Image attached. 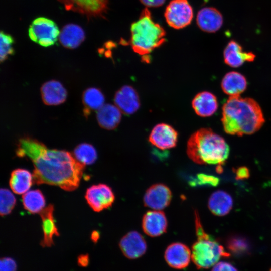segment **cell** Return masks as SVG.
Returning <instances> with one entry per match:
<instances>
[{"label": "cell", "mask_w": 271, "mask_h": 271, "mask_svg": "<svg viewBox=\"0 0 271 271\" xmlns=\"http://www.w3.org/2000/svg\"><path fill=\"white\" fill-rule=\"evenodd\" d=\"M16 155L27 157L33 162L35 184L57 186L67 191L78 187L85 165L70 152L49 149L37 140L24 137L19 140Z\"/></svg>", "instance_id": "cell-1"}, {"label": "cell", "mask_w": 271, "mask_h": 271, "mask_svg": "<svg viewBox=\"0 0 271 271\" xmlns=\"http://www.w3.org/2000/svg\"><path fill=\"white\" fill-rule=\"evenodd\" d=\"M221 122L230 135L253 134L263 125L265 119L259 104L253 99L240 96L229 97L222 107Z\"/></svg>", "instance_id": "cell-2"}, {"label": "cell", "mask_w": 271, "mask_h": 271, "mask_svg": "<svg viewBox=\"0 0 271 271\" xmlns=\"http://www.w3.org/2000/svg\"><path fill=\"white\" fill-rule=\"evenodd\" d=\"M189 158L198 164L221 166L229 154L225 140L209 128H202L193 133L187 145Z\"/></svg>", "instance_id": "cell-3"}, {"label": "cell", "mask_w": 271, "mask_h": 271, "mask_svg": "<svg viewBox=\"0 0 271 271\" xmlns=\"http://www.w3.org/2000/svg\"><path fill=\"white\" fill-rule=\"evenodd\" d=\"M130 45L140 55L147 56L165 41L166 32L152 18L147 8L141 12L139 19L131 24Z\"/></svg>", "instance_id": "cell-4"}, {"label": "cell", "mask_w": 271, "mask_h": 271, "mask_svg": "<svg viewBox=\"0 0 271 271\" xmlns=\"http://www.w3.org/2000/svg\"><path fill=\"white\" fill-rule=\"evenodd\" d=\"M195 218L197 240L192 246L191 259L198 269H207L214 266L221 257H228L230 254L204 231L196 211Z\"/></svg>", "instance_id": "cell-5"}, {"label": "cell", "mask_w": 271, "mask_h": 271, "mask_svg": "<svg viewBox=\"0 0 271 271\" xmlns=\"http://www.w3.org/2000/svg\"><path fill=\"white\" fill-rule=\"evenodd\" d=\"M60 33L53 20L42 17L34 20L28 30L30 39L43 47L54 45L59 39Z\"/></svg>", "instance_id": "cell-6"}, {"label": "cell", "mask_w": 271, "mask_h": 271, "mask_svg": "<svg viewBox=\"0 0 271 271\" xmlns=\"http://www.w3.org/2000/svg\"><path fill=\"white\" fill-rule=\"evenodd\" d=\"M164 15L170 27L179 29L191 23L193 12L187 0H172L167 6Z\"/></svg>", "instance_id": "cell-7"}, {"label": "cell", "mask_w": 271, "mask_h": 271, "mask_svg": "<svg viewBox=\"0 0 271 271\" xmlns=\"http://www.w3.org/2000/svg\"><path fill=\"white\" fill-rule=\"evenodd\" d=\"M67 11L85 15L87 18L104 17L108 0H58Z\"/></svg>", "instance_id": "cell-8"}, {"label": "cell", "mask_w": 271, "mask_h": 271, "mask_svg": "<svg viewBox=\"0 0 271 271\" xmlns=\"http://www.w3.org/2000/svg\"><path fill=\"white\" fill-rule=\"evenodd\" d=\"M85 198L90 207L97 212L110 207L115 200L111 188L104 184L93 185L89 187Z\"/></svg>", "instance_id": "cell-9"}, {"label": "cell", "mask_w": 271, "mask_h": 271, "mask_svg": "<svg viewBox=\"0 0 271 271\" xmlns=\"http://www.w3.org/2000/svg\"><path fill=\"white\" fill-rule=\"evenodd\" d=\"M172 199V193L165 185L158 183L150 186L144 197L145 206L155 210H161L166 208Z\"/></svg>", "instance_id": "cell-10"}, {"label": "cell", "mask_w": 271, "mask_h": 271, "mask_svg": "<svg viewBox=\"0 0 271 271\" xmlns=\"http://www.w3.org/2000/svg\"><path fill=\"white\" fill-rule=\"evenodd\" d=\"M178 137V132L172 126L161 123L154 127L150 134L149 141L158 149L166 150L176 146Z\"/></svg>", "instance_id": "cell-11"}, {"label": "cell", "mask_w": 271, "mask_h": 271, "mask_svg": "<svg viewBox=\"0 0 271 271\" xmlns=\"http://www.w3.org/2000/svg\"><path fill=\"white\" fill-rule=\"evenodd\" d=\"M119 245L123 254L129 259H136L142 256L147 248L144 238L136 231L126 234L121 239Z\"/></svg>", "instance_id": "cell-12"}, {"label": "cell", "mask_w": 271, "mask_h": 271, "mask_svg": "<svg viewBox=\"0 0 271 271\" xmlns=\"http://www.w3.org/2000/svg\"><path fill=\"white\" fill-rule=\"evenodd\" d=\"M164 257L166 262L171 267L183 269L186 268L190 262L191 252L185 244L175 242L167 247Z\"/></svg>", "instance_id": "cell-13"}, {"label": "cell", "mask_w": 271, "mask_h": 271, "mask_svg": "<svg viewBox=\"0 0 271 271\" xmlns=\"http://www.w3.org/2000/svg\"><path fill=\"white\" fill-rule=\"evenodd\" d=\"M114 102L121 112L126 115L135 113L140 106L138 93L129 85L122 86L116 92Z\"/></svg>", "instance_id": "cell-14"}, {"label": "cell", "mask_w": 271, "mask_h": 271, "mask_svg": "<svg viewBox=\"0 0 271 271\" xmlns=\"http://www.w3.org/2000/svg\"><path fill=\"white\" fill-rule=\"evenodd\" d=\"M167 225L165 214L161 210L149 211L142 219L143 230L150 237L159 236L166 232Z\"/></svg>", "instance_id": "cell-15"}, {"label": "cell", "mask_w": 271, "mask_h": 271, "mask_svg": "<svg viewBox=\"0 0 271 271\" xmlns=\"http://www.w3.org/2000/svg\"><path fill=\"white\" fill-rule=\"evenodd\" d=\"M255 57L251 52L243 51L242 46L234 40L229 41L223 51L224 62L233 68L239 67L246 62H252Z\"/></svg>", "instance_id": "cell-16"}, {"label": "cell", "mask_w": 271, "mask_h": 271, "mask_svg": "<svg viewBox=\"0 0 271 271\" xmlns=\"http://www.w3.org/2000/svg\"><path fill=\"white\" fill-rule=\"evenodd\" d=\"M198 26L202 31L214 33L219 30L223 23L221 13L213 7H205L198 13L196 18Z\"/></svg>", "instance_id": "cell-17"}, {"label": "cell", "mask_w": 271, "mask_h": 271, "mask_svg": "<svg viewBox=\"0 0 271 271\" xmlns=\"http://www.w3.org/2000/svg\"><path fill=\"white\" fill-rule=\"evenodd\" d=\"M41 94L44 104L58 105L64 102L67 91L59 81L52 80L44 83L41 87Z\"/></svg>", "instance_id": "cell-18"}, {"label": "cell", "mask_w": 271, "mask_h": 271, "mask_svg": "<svg viewBox=\"0 0 271 271\" xmlns=\"http://www.w3.org/2000/svg\"><path fill=\"white\" fill-rule=\"evenodd\" d=\"M195 112L199 116L206 117L213 115L218 109L216 97L208 91L198 93L192 101Z\"/></svg>", "instance_id": "cell-19"}, {"label": "cell", "mask_w": 271, "mask_h": 271, "mask_svg": "<svg viewBox=\"0 0 271 271\" xmlns=\"http://www.w3.org/2000/svg\"><path fill=\"white\" fill-rule=\"evenodd\" d=\"M54 206L49 205L40 213L42 219L43 238L40 242L43 247H50L54 244V235L58 236L59 233L55 223L53 216Z\"/></svg>", "instance_id": "cell-20"}, {"label": "cell", "mask_w": 271, "mask_h": 271, "mask_svg": "<svg viewBox=\"0 0 271 271\" xmlns=\"http://www.w3.org/2000/svg\"><path fill=\"white\" fill-rule=\"evenodd\" d=\"M247 85V82L245 76L236 71L226 73L221 83L223 91L229 97L240 96L246 90Z\"/></svg>", "instance_id": "cell-21"}, {"label": "cell", "mask_w": 271, "mask_h": 271, "mask_svg": "<svg viewBox=\"0 0 271 271\" xmlns=\"http://www.w3.org/2000/svg\"><path fill=\"white\" fill-rule=\"evenodd\" d=\"M85 38V32L78 25L69 24L62 29L59 40L62 46L68 49L78 47Z\"/></svg>", "instance_id": "cell-22"}, {"label": "cell", "mask_w": 271, "mask_h": 271, "mask_svg": "<svg viewBox=\"0 0 271 271\" xmlns=\"http://www.w3.org/2000/svg\"><path fill=\"white\" fill-rule=\"evenodd\" d=\"M97 120L100 126L107 130L117 127L121 119V111L116 106L106 104L97 112Z\"/></svg>", "instance_id": "cell-23"}, {"label": "cell", "mask_w": 271, "mask_h": 271, "mask_svg": "<svg viewBox=\"0 0 271 271\" xmlns=\"http://www.w3.org/2000/svg\"><path fill=\"white\" fill-rule=\"evenodd\" d=\"M233 207V199L226 192L217 190L210 196L208 207L215 215L223 216L227 215Z\"/></svg>", "instance_id": "cell-24"}, {"label": "cell", "mask_w": 271, "mask_h": 271, "mask_svg": "<svg viewBox=\"0 0 271 271\" xmlns=\"http://www.w3.org/2000/svg\"><path fill=\"white\" fill-rule=\"evenodd\" d=\"M33 175L24 169H16L13 170L9 180L12 190L17 194H25L32 185Z\"/></svg>", "instance_id": "cell-25"}, {"label": "cell", "mask_w": 271, "mask_h": 271, "mask_svg": "<svg viewBox=\"0 0 271 271\" xmlns=\"http://www.w3.org/2000/svg\"><path fill=\"white\" fill-rule=\"evenodd\" d=\"M84 116L87 117L92 111H98L103 105L105 98L100 89L91 87L86 89L82 94Z\"/></svg>", "instance_id": "cell-26"}, {"label": "cell", "mask_w": 271, "mask_h": 271, "mask_svg": "<svg viewBox=\"0 0 271 271\" xmlns=\"http://www.w3.org/2000/svg\"><path fill=\"white\" fill-rule=\"evenodd\" d=\"M24 208L32 214L40 213L45 205V197L39 190L27 192L22 196Z\"/></svg>", "instance_id": "cell-27"}, {"label": "cell", "mask_w": 271, "mask_h": 271, "mask_svg": "<svg viewBox=\"0 0 271 271\" xmlns=\"http://www.w3.org/2000/svg\"><path fill=\"white\" fill-rule=\"evenodd\" d=\"M73 156L77 161L84 165L93 164L97 157L94 147L87 143H81L77 146L73 151Z\"/></svg>", "instance_id": "cell-28"}, {"label": "cell", "mask_w": 271, "mask_h": 271, "mask_svg": "<svg viewBox=\"0 0 271 271\" xmlns=\"http://www.w3.org/2000/svg\"><path fill=\"white\" fill-rule=\"evenodd\" d=\"M0 194V213L3 216L12 212L16 205V199L12 192L6 188H1Z\"/></svg>", "instance_id": "cell-29"}, {"label": "cell", "mask_w": 271, "mask_h": 271, "mask_svg": "<svg viewBox=\"0 0 271 271\" xmlns=\"http://www.w3.org/2000/svg\"><path fill=\"white\" fill-rule=\"evenodd\" d=\"M0 39V60L1 62H2L14 53V50L13 47L14 40L11 35L3 31L1 32Z\"/></svg>", "instance_id": "cell-30"}, {"label": "cell", "mask_w": 271, "mask_h": 271, "mask_svg": "<svg viewBox=\"0 0 271 271\" xmlns=\"http://www.w3.org/2000/svg\"><path fill=\"white\" fill-rule=\"evenodd\" d=\"M228 249L235 254L246 252L249 249V244L247 241L241 237L234 236L227 241Z\"/></svg>", "instance_id": "cell-31"}, {"label": "cell", "mask_w": 271, "mask_h": 271, "mask_svg": "<svg viewBox=\"0 0 271 271\" xmlns=\"http://www.w3.org/2000/svg\"><path fill=\"white\" fill-rule=\"evenodd\" d=\"M1 271H16L17 264L15 260L10 257H2L0 260Z\"/></svg>", "instance_id": "cell-32"}, {"label": "cell", "mask_w": 271, "mask_h": 271, "mask_svg": "<svg viewBox=\"0 0 271 271\" xmlns=\"http://www.w3.org/2000/svg\"><path fill=\"white\" fill-rule=\"evenodd\" d=\"M198 180L199 184H208L213 186L217 185L219 181V179L217 177L202 174L198 175Z\"/></svg>", "instance_id": "cell-33"}, {"label": "cell", "mask_w": 271, "mask_h": 271, "mask_svg": "<svg viewBox=\"0 0 271 271\" xmlns=\"http://www.w3.org/2000/svg\"><path fill=\"white\" fill-rule=\"evenodd\" d=\"M211 271H238V270L229 262L220 261L214 265Z\"/></svg>", "instance_id": "cell-34"}, {"label": "cell", "mask_w": 271, "mask_h": 271, "mask_svg": "<svg viewBox=\"0 0 271 271\" xmlns=\"http://www.w3.org/2000/svg\"><path fill=\"white\" fill-rule=\"evenodd\" d=\"M89 263L88 254H81L77 257V264L82 267H87Z\"/></svg>", "instance_id": "cell-35"}, {"label": "cell", "mask_w": 271, "mask_h": 271, "mask_svg": "<svg viewBox=\"0 0 271 271\" xmlns=\"http://www.w3.org/2000/svg\"><path fill=\"white\" fill-rule=\"evenodd\" d=\"M147 7H158L162 6L166 0H140Z\"/></svg>", "instance_id": "cell-36"}, {"label": "cell", "mask_w": 271, "mask_h": 271, "mask_svg": "<svg viewBox=\"0 0 271 271\" xmlns=\"http://www.w3.org/2000/svg\"><path fill=\"white\" fill-rule=\"evenodd\" d=\"M237 179H243L248 178L249 176V170L245 167L238 168L236 171Z\"/></svg>", "instance_id": "cell-37"}, {"label": "cell", "mask_w": 271, "mask_h": 271, "mask_svg": "<svg viewBox=\"0 0 271 271\" xmlns=\"http://www.w3.org/2000/svg\"><path fill=\"white\" fill-rule=\"evenodd\" d=\"M99 238V234L97 231H94L92 232L91 235V239L93 242L96 243Z\"/></svg>", "instance_id": "cell-38"}, {"label": "cell", "mask_w": 271, "mask_h": 271, "mask_svg": "<svg viewBox=\"0 0 271 271\" xmlns=\"http://www.w3.org/2000/svg\"><path fill=\"white\" fill-rule=\"evenodd\" d=\"M205 1H207V0H205Z\"/></svg>", "instance_id": "cell-39"}]
</instances>
